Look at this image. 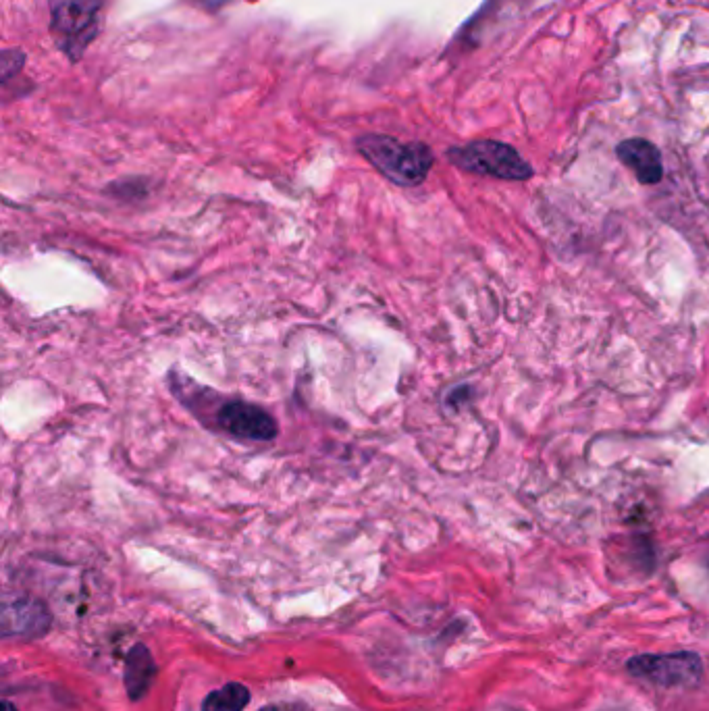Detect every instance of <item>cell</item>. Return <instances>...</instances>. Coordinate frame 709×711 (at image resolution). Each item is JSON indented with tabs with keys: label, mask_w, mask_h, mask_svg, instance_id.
Segmentation results:
<instances>
[{
	"label": "cell",
	"mask_w": 709,
	"mask_h": 711,
	"mask_svg": "<svg viewBox=\"0 0 709 711\" xmlns=\"http://www.w3.org/2000/svg\"><path fill=\"white\" fill-rule=\"evenodd\" d=\"M250 703V691L242 682H227L225 687L208 693L202 711H244Z\"/></svg>",
	"instance_id": "obj_9"
},
{
	"label": "cell",
	"mask_w": 709,
	"mask_h": 711,
	"mask_svg": "<svg viewBox=\"0 0 709 711\" xmlns=\"http://www.w3.org/2000/svg\"><path fill=\"white\" fill-rule=\"evenodd\" d=\"M258 711H306V709L302 705H298V703H277V705L262 707Z\"/></svg>",
	"instance_id": "obj_11"
},
{
	"label": "cell",
	"mask_w": 709,
	"mask_h": 711,
	"mask_svg": "<svg viewBox=\"0 0 709 711\" xmlns=\"http://www.w3.org/2000/svg\"><path fill=\"white\" fill-rule=\"evenodd\" d=\"M104 0H50V28L67 57L77 61L100 28Z\"/></svg>",
	"instance_id": "obj_2"
},
{
	"label": "cell",
	"mask_w": 709,
	"mask_h": 711,
	"mask_svg": "<svg viewBox=\"0 0 709 711\" xmlns=\"http://www.w3.org/2000/svg\"><path fill=\"white\" fill-rule=\"evenodd\" d=\"M616 154L620 161L637 175V179L645 186H653V183L662 181L664 177V165H662V154L651 142L633 138L624 140L618 144Z\"/></svg>",
	"instance_id": "obj_7"
},
{
	"label": "cell",
	"mask_w": 709,
	"mask_h": 711,
	"mask_svg": "<svg viewBox=\"0 0 709 711\" xmlns=\"http://www.w3.org/2000/svg\"><path fill=\"white\" fill-rule=\"evenodd\" d=\"M50 614L46 605L30 599L15 597L5 599L3 610V632L5 637H40L50 628Z\"/></svg>",
	"instance_id": "obj_6"
},
{
	"label": "cell",
	"mask_w": 709,
	"mask_h": 711,
	"mask_svg": "<svg viewBox=\"0 0 709 711\" xmlns=\"http://www.w3.org/2000/svg\"><path fill=\"white\" fill-rule=\"evenodd\" d=\"M217 420L225 433L238 439L271 441L279 433L275 418L267 410L244 400L225 402L217 412Z\"/></svg>",
	"instance_id": "obj_5"
},
{
	"label": "cell",
	"mask_w": 709,
	"mask_h": 711,
	"mask_svg": "<svg viewBox=\"0 0 709 711\" xmlns=\"http://www.w3.org/2000/svg\"><path fill=\"white\" fill-rule=\"evenodd\" d=\"M5 711H15V707H13V705H11L9 701H7V703H5Z\"/></svg>",
	"instance_id": "obj_12"
},
{
	"label": "cell",
	"mask_w": 709,
	"mask_h": 711,
	"mask_svg": "<svg viewBox=\"0 0 709 711\" xmlns=\"http://www.w3.org/2000/svg\"><path fill=\"white\" fill-rule=\"evenodd\" d=\"M23 52L19 50L17 52V59L11 63V55H9V50L3 52V82L7 84L9 79H11V71H19L21 69V63H23Z\"/></svg>",
	"instance_id": "obj_10"
},
{
	"label": "cell",
	"mask_w": 709,
	"mask_h": 711,
	"mask_svg": "<svg viewBox=\"0 0 709 711\" xmlns=\"http://www.w3.org/2000/svg\"><path fill=\"white\" fill-rule=\"evenodd\" d=\"M356 148L381 175L402 188L420 186L435 163V156L427 144L400 142L379 134L358 138Z\"/></svg>",
	"instance_id": "obj_1"
},
{
	"label": "cell",
	"mask_w": 709,
	"mask_h": 711,
	"mask_svg": "<svg viewBox=\"0 0 709 711\" xmlns=\"http://www.w3.org/2000/svg\"><path fill=\"white\" fill-rule=\"evenodd\" d=\"M628 672L662 687H691L703 674L699 655L680 651L664 655H637L628 662Z\"/></svg>",
	"instance_id": "obj_4"
},
{
	"label": "cell",
	"mask_w": 709,
	"mask_h": 711,
	"mask_svg": "<svg viewBox=\"0 0 709 711\" xmlns=\"http://www.w3.org/2000/svg\"><path fill=\"white\" fill-rule=\"evenodd\" d=\"M156 676V664L150 649L146 645L131 647L125 657V689L131 701H140Z\"/></svg>",
	"instance_id": "obj_8"
},
{
	"label": "cell",
	"mask_w": 709,
	"mask_h": 711,
	"mask_svg": "<svg viewBox=\"0 0 709 711\" xmlns=\"http://www.w3.org/2000/svg\"><path fill=\"white\" fill-rule=\"evenodd\" d=\"M450 161L468 173L489 175L506 181H524L533 177L531 165L508 144L479 140L448 150Z\"/></svg>",
	"instance_id": "obj_3"
}]
</instances>
